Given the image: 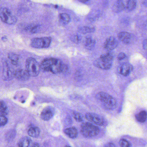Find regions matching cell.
Returning a JSON list of instances; mask_svg holds the SVG:
<instances>
[{"label": "cell", "mask_w": 147, "mask_h": 147, "mask_svg": "<svg viewBox=\"0 0 147 147\" xmlns=\"http://www.w3.org/2000/svg\"><path fill=\"white\" fill-rule=\"evenodd\" d=\"M41 69L45 72H51L54 74L66 72L68 69V66L61 61L54 58H47L42 61Z\"/></svg>", "instance_id": "1"}, {"label": "cell", "mask_w": 147, "mask_h": 147, "mask_svg": "<svg viewBox=\"0 0 147 147\" xmlns=\"http://www.w3.org/2000/svg\"><path fill=\"white\" fill-rule=\"evenodd\" d=\"M96 98L101 102L102 106L107 110H113L117 106V100L107 93L100 92L96 96Z\"/></svg>", "instance_id": "2"}, {"label": "cell", "mask_w": 147, "mask_h": 147, "mask_svg": "<svg viewBox=\"0 0 147 147\" xmlns=\"http://www.w3.org/2000/svg\"><path fill=\"white\" fill-rule=\"evenodd\" d=\"M113 56L111 53H107L100 56L99 58L95 60V67L103 69H109L112 66Z\"/></svg>", "instance_id": "3"}, {"label": "cell", "mask_w": 147, "mask_h": 147, "mask_svg": "<svg viewBox=\"0 0 147 147\" xmlns=\"http://www.w3.org/2000/svg\"><path fill=\"white\" fill-rule=\"evenodd\" d=\"M81 132L86 137H92L99 133L98 127L91 123H84L81 125Z\"/></svg>", "instance_id": "4"}, {"label": "cell", "mask_w": 147, "mask_h": 147, "mask_svg": "<svg viewBox=\"0 0 147 147\" xmlns=\"http://www.w3.org/2000/svg\"><path fill=\"white\" fill-rule=\"evenodd\" d=\"M26 68L30 76L36 77L40 73L41 67L36 59L30 57L26 60Z\"/></svg>", "instance_id": "5"}, {"label": "cell", "mask_w": 147, "mask_h": 147, "mask_svg": "<svg viewBox=\"0 0 147 147\" xmlns=\"http://www.w3.org/2000/svg\"><path fill=\"white\" fill-rule=\"evenodd\" d=\"M0 19L3 23L7 24H14L17 22L16 17L6 7H1L0 9Z\"/></svg>", "instance_id": "6"}, {"label": "cell", "mask_w": 147, "mask_h": 147, "mask_svg": "<svg viewBox=\"0 0 147 147\" xmlns=\"http://www.w3.org/2000/svg\"><path fill=\"white\" fill-rule=\"evenodd\" d=\"M51 42V38L50 37L36 38L32 40L31 46L36 49H45L50 46Z\"/></svg>", "instance_id": "7"}, {"label": "cell", "mask_w": 147, "mask_h": 147, "mask_svg": "<svg viewBox=\"0 0 147 147\" xmlns=\"http://www.w3.org/2000/svg\"><path fill=\"white\" fill-rule=\"evenodd\" d=\"M85 118L87 120L91 123H93L98 125H103L105 124V119L96 113H89L85 115Z\"/></svg>", "instance_id": "8"}, {"label": "cell", "mask_w": 147, "mask_h": 147, "mask_svg": "<svg viewBox=\"0 0 147 147\" xmlns=\"http://www.w3.org/2000/svg\"><path fill=\"white\" fill-rule=\"evenodd\" d=\"M15 71L8 66L7 62L3 64V78L5 81L12 80L14 77Z\"/></svg>", "instance_id": "9"}, {"label": "cell", "mask_w": 147, "mask_h": 147, "mask_svg": "<svg viewBox=\"0 0 147 147\" xmlns=\"http://www.w3.org/2000/svg\"><path fill=\"white\" fill-rule=\"evenodd\" d=\"M133 66L128 63H123L118 67V73L124 76H128L133 70Z\"/></svg>", "instance_id": "10"}, {"label": "cell", "mask_w": 147, "mask_h": 147, "mask_svg": "<svg viewBox=\"0 0 147 147\" xmlns=\"http://www.w3.org/2000/svg\"><path fill=\"white\" fill-rule=\"evenodd\" d=\"M55 109L51 107H47L41 113V118L45 121L51 119L55 114Z\"/></svg>", "instance_id": "11"}, {"label": "cell", "mask_w": 147, "mask_h": 147, "mask_svg": "<svg viewBox=\"0 0 147 147\" xmlns=\"http://www.w3.org/2000/svg\"><path fill=\"white\" fill-rule=\"evenodd\" d=\"M118 45V42L114 37H110L106 39L104 43V48L108 51H112Z\"/></svg>", "instance_id": "12"}, {"label": "cell", "mask_w": 147, "mask_h": 147, "mask_svg": "<svg viewBox=\"0 0 147 147\" xmlns=\"http://www.w3.org/2000/svg\"><path fill=\"white\" fill-rule=\"evenodd\" d=\"M14 77L20 80L25 81L28 80L30 79V76L29 74L26 70L22 69H19L15 71L14 73Z\"/></svg>", "instance_id": "13"}, {"label": "cell", "mask_w": 147, "mask_h": 147, "mask_svg": "<svg viewBox=\"0 0 147 147\" xmlns=\"http://www.w3.org/2000/svg\"><path fill=\"white\" fill-rule=\"evenodd\" d=\"M118 38L121 42L125 44H130L132 39L131 34L125 32H119L118 35Z\"/></svg>", "instance_id": "14"}, {"label": "cell", "mask_w": 147, "mask_h": 147, "mask_svg": "<svg viewBox=\"0 0 147 147\" xmlns=\"http://www.w3.org/2000/svg\"><path fill=\"white\" fill-rule=\"evenodd\" d=\"M125 7L123 1L122 0H117L113 6V11L116 13H119L123 11Z\"/></svg>", "instance_id": "15"}, {"label": "cell", "mask_w": 147, "mask_h": 147, "mask_svg": "<svg viewBox=\"0 0 147 147\" xmlns=\"http://www.w3.org/2000/svg\"><path fill=\"white\" fill-rule=\"evenodd\" d=\"M64 131L65 134L70 138H76L78 136V131L75 127H71L67 128L64 130Z\"/></svg>", "instance_id": "16"}, {"label": "cell", "mask_w": 147, "mask_h": 147, "mask_svg": "<svg viewBox=\"0 0 147 147\" xmlns=\"http://www.w3.org/2000/svg\"><path fill=\"white\" fill-rule=\"evenodd\" d=\"M31 144L32 141L30 138L27 137H25L20 140L18 145L20 147H27L30 146Z\"/></svg>", "instance_id": "17"}, {"label": "cell", "mask_w": 147, "mask_h": 147, "mask_svg": "<svg viewBox=\"0 0 147 147\" xmlns=\"http://www.w3.org/2000/svg\"><path fill=\"white\" fill-rule=\"evenodd\" d=\"M95 41L92 38H87L85 41V48L88 50H91L94 47L95 45Z\"/></svg>", "instance_id": "18"}, {"label": "cell", "mask_w": 147, "mask_h": 147, "mask_svg": "<svg viewBox=\"0 0 147 147\" xmlns=\"http://www.w3.org/2000/svg\"><path fill=\"white\" fill-rule=\"evenodd\" d=\"M28 133L30 136L36 138L40 135V130L38 127H31L29 129Z\"/></svg>", "instance_id": "19"}, {"label": "cell", "mask_w": 147, "mask_h": 147, "mask_svg": "<svg viewBox=\"0 0 147 147\" xmlns=\"http://www.w3.org/2000/svg\"><path fill=\"white\" fill-rule=\"evenodd\" d=\"M8 109L6 104L4 101L0 100V115L6 116L8 114Z\"/></svg>", "instance_id": "20"}, {"label": "cell", "mask_w": 147, "mask_h": 147, "mask_svg": "<svg viewBox=\"0 0 147 147\" xmlns=\"http://www.w3.org/2000/svg\"><path fill=\"white\" fill-rule=\"evenodd\" d=\"M136 117L138 122L144 123L147 119V113L145 111H142L136 115Z\"/></svg>", "instance_id": "21"}, {"label": "cell", "mask_w": 147, "mask_h": 147, "mask_svg": "<svg viewBox=\"0 0 147 147\" xmlns=\"http://www.w3.org/2000/svg\"><path fill=\"white\" fill-rule=\"evenodd\" d=\"M95 29L92 27L88 26H83L81 27L78 29V31L82 34H87V33H92L94 32Z\"/></svg>", "instance_id": "22"}, {"label": "cell", "mask_w": 147, "mask_h": 147, "mask_svg": "<svg viewBox=\"0 0 147 147\" xmlns=\"http://www.w3.org/2000/svg\"><path fill=\"white\" fill-rule=\"evenodd\" d=\"M8 57L13 65H16L18 64V61L19 59V57L18 55L14 53H10L8 55Z\"/></svg>", "instance_id": "23"}, {"label": "cell", "mask_w": 147, "mask_h": 147, "mask_svg": "<svg viewBox=\"0 0 147 147\" xmlns=\"http://www.w3.org/2000/svg\"><path fill=\"white\" fill-rule=\"evenodd\" d=\"M137 0H127V8L129 11H132L136 8Z\"/></svg>", "instance_id": "24"}, {"label": "cell", "mask_w": 147, "mask_h": 147, "mask_svg": "<svg viewBox=\"0 0 147 147\" xmlns=\"http://www.w3.org/2000/svg\"><path fill=\"white\" fill-rule=\"evenodd\" d=\"M60 19L62 22L65 24H68L70 21V17L69 15L66 13L60 14Z\"/></svg>", "instance_id": "25"}, {"label": "cell", "mask_w": 147, "mask_h": 147, "mask_svg": "<svg viewBox=\"0 0 147 147\" xmlns=\"http://www.w3.org/2000/svg\"><path fill=\"white\" fill-rule=\"evenodd\" d=\"M74 118L77 122H80L83 121V116L82 114L77 112H74L73 113Z\"/></svg>", "instance_id": "26"}, {"label": "cell", "mask_w": 147, "mask_h": 147, "mask_svg": "<svg viewBox=\"0 0 147 147\" xmlns=\"http://www.w3.org/2000/svg\"><path fill=\"white\" fill-rule=\"evenodd\" d=\"M119 144L122 147H130L132 146L131 144L125 139H122L119 141Z\"/></svg>", "instance_id": "27"}, {"label": "cell", "mask_w": 147, "mask_h": 147, "mask_svg": "<svg viewBox=\"0 0 147 147\" xmlns=\"http://www.w3.org/2000/svg\"><path fill=\"white\" fill-rule=\"evenodd\" d=\"M7 123V119L5 116L0 115V127L4 126Z\"/></svg>", "instance_id": "28"}, {"label": "cell", "mask_w": 147, "mask_h": 147, "mask_svg": "<svg viewBox=\"0 0 147 147\" xmlns=\"http://www.w3.org/2000/svg\"><path fill=\"white\" fill-rule=\"evenodd\" d=\"M72 40L74 42L78 43L81 40V37L79 35H76L72 37Z\"/></svg>", "instance_id": "29"}, {"label": "cell", "mask_w": 147, "mask_h": 147, "mask_svg": "<svg viewBox=\"0 0 147 147\" xmlns=\"http://www.w3.org/2000/svg\"><path fill=\"white\" fill-rule=\"evenodd\" d=\"M126 57V55H125V53L122 52V53H119L117 56V59L119 61H121V60H123Z\"/></svg>", "instance_id": "30"}, {"label": "cell", "mask_w": 147, "mask_h": 147, "mask_svg": "<svg viewBox=\"0 0 147 147\" xmlns=\"http://www.w3.org/2000/svg\"><path fill=\"white\" fill-rule=\"evenodd\" d=\"M143 48L144 50L147 49V39H145L143 43Z\"/></svg>", "instance_id": "31"}, {"label": "cell", "mask_w": 147, "mask_h": 147, "mask_svg": "<svg viewBox=\"0 0 147 147\" xmlns=\"http://www.w3.org/2000/svg\"><path fill=\"white\" fill-rule=\"evenodd\" d=\"M105 147H116V145L113 143H109L107 144H106V145H105Z\"/></svg>", "instance_id": "32"}, {"label": "cell", "mask_w": 147, "mask_h": 147, "mask_svg": "<svg viewBox=\"0 0 147 147\" xmlns=\"http://www.w3.org/2000/svg\"><path fill=\"white\" fill-rule=\"evenodd\" d=\"M32 147H38L39 146V144L38 143H34L32 145Z\"/></svg>", "instance_id": "33"}, {"label": "cell", "mask_w": 147, "mask_h": 147, "mask_svg": "<svg viewBox=\"0 0 147 147\" xmlns=\"http://www.w3.org/2000/svg\"><path fill=\"white\" fill-rule=\"evenodd\" d=\"M80 1L82 2H86L87 1H88L89 0H80Z\"/></svg>", "instance_id": "34"}]
</instances>
